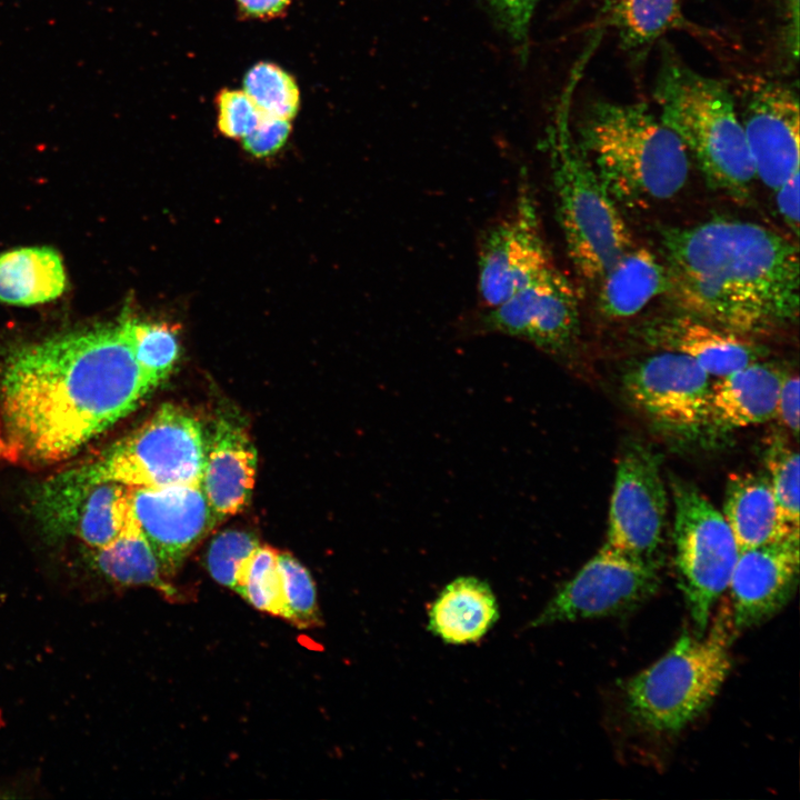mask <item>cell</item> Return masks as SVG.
<instances>
[{
  "label": "cell",
  "mask_w": 800,
  "mask_h": 800,
  "mask_svg": "<svg viewBox=\"0 0 800 800\" xmlns=\"http://www.w3.org/2000/svg\"><path fill=\"white\" fill-rule=\"evenodd\" d=\"M159 384L120 323L19 347L0 369V458L24 467L68 459Z\"/></svg>",
  "instance_id": "6da1fadb"
},
{
  "label": "cell",
  "mask_w": 800,
  "mask_h": 800,
  "mask_svg": "<svg viewBox=\"0 0 800 800\" xmlns=\"http://www.w3.org/2000/svg\"><path fill=\"white\" fill-rule=\"evenodd\" d=\"M667 293L683 310L749 337L798 319L796 242L756 222L712 219L661 234Z\"/></svg>",
  "instance_id": "7a4b0ae2"
},
{
  "label": "cell",
  "mask_w": 800,
  "mask_h": 800,
  "mask_svg": "<svg viewBox=\"0 0 800 800\" xmlns=\"http://www.w3.org/2000/svg\"><path fill=\"white\" fill-rule=\"evenodd\" d=\"M576 139L617 204L649 207L672 198L687 182L684 146L643 102L591 101Z\"/></svg>",
  "instance_id": "3957f363"
},
{
  "label": "cell",
  "mask_w": 800,
  "mask_h": 800,
  "mask_svg": "<svg viewBox=\"0 0 800 800\" xmlns=\"http://www.w3.org/2000/svg\"><path fill=\"white\" fill-rule=\"evenodd\" d=\"M652 96L659 118L694 158L708 183L736 199L746 198L757 177L729 86L693 70L662 41Z\"/></svg>",
  "instance_id": "277c9868"
},
{
  "label": "cell",
  "mask_w": 800,
  "mask_h": 800,
  "mask_svg": "<svg viewBox=\"0 0 800 800\" xmlns=\"http://www.w3.org/2000/svg\"><path fill=\"white\" fill-rule=\"evenodd\" d=\"M579 76L576 70L571 76L547 134V150L556 214L568 257L579 276L597 283L633 242L616 201L570 128L571 92Z\"/></svg>",
  "instance_id": "5b68a950"
},
{
  "label": "cell",
  "mask_w": 800,
  "mask_h": 800,
  "mask_svg": "<svg viewBox=\"0 0 800 800\" xmlns=\"http://www.w3.org/2000/svg\"><path fill=\"white\" fill-rule=\"evenodd\" d=\"M729 624L719 616L707 634L683 632L628 681L626 702L634 721L651 731L674 732L710 706L731 669Z\"/></svg>",
  "instance_id": "8992f818"
},
{
  "label": "cell",
  "mask_w": 800,
  "mask_h": 800,
  "mask_svg": "<svg viewBox=\"0 0 800 800\" xmlns=\"http://www.w3.org/2000/svg\"><path fill=\"white\" fill-rule=\"evenodd\" d=\"M206 434L188 410L164 403L141 426L80 466L93 481L131 488L201 483Z\"/></svg>",
  "instance_id": "52a82bcc"
},
{
  "label": "cell",
  "mask_w": 800,
  "mask_h": 800,
  "mask_svg": "<svg viewBox=\"0 0 800 800\" xmlns=\"http://www.w3.org/2000/svg\"><path fill=\"white\" fill-rule=\"evenodd\" d=\"M673 540L680 588L697 634H703L712 607L728 589L740 553L720 512L692 483L671 480Z\"/></svg>",
  "instance_id": "ba28073f"
},
{
  "label": "cell",
  "mask_w": 800,
  "mask_h": 800,
  "mask_svg": "<svg viewBox=\"0 0 800 800\" xmlns=\"http://www.w3.org/2000/svg\"><path fill=\"white\" fill-rule=\"evenodd\" d=\"M630 403L658 430L680 440L708 434L710 376L688 356L661 350L622 377Z\"/></svg>",
  "instance_id": "9c48e42d"
},
{
  "label": "cell",
  "mask_w": 800,
  "mask_h": 800,
  "mask_svg": "<svg viewBox=\"0 0 800 800\" xmlns=\"http://www.w3.org/2000/svg\"><path fill=\"white\" fill-rule=\"evenodd\" d=\"M553 267L536 198L523 178L512 206L479 240L477 288L481 310L502 303Z\"/></svg>",
  "instance_id": "30bf717a"
},
{
  "label": "cell",
  "mask_w": 800,
  "mask_h": 800,
  "mask_svg": "<svg viewBox=\"0 0 800 800\" xmlns=\"http://www.w3.org/2000/svg\"><path fill=\"white\" fill-rule=\"evenodd\" d=\"M658 564L606 543L548 601L530 627L616 616L630 611L659 588Z\"/></svg>",
  "instance_id": "8fae6325"
},
{
  "label": "cell",
  "mask_w": 800,
  "mask_h": 800,
  "mask_svg": "<svg viewBox=\"0 0 800 800\" xmlns=\"http://www.w3.org/2000/svg\"><path fill=\"white\" fill-rule=\"evenodd\" d=\"M474 329L520 339L553 358L570 359L580 333L578 293L554 266L502 303L481 310Z\"/></svg>",
  "instance_id": "7c38bea8"
},
{
  "label": "cell",
  "mask_w": 800,
  "mask_h": 800,
  "mask_svg": "<svg viewBox=\"0 0 800 800\" xmlns=\"http://www.w3.org/2000/svg\"><path fill=\"white\" fill-rule=\"evenodd\" d=\"M130 489L116 481L90 480L79 466L42 484L36 512L50 533L73 536L98 549L138 526Z\"/></svg>",
  "instance_id": "4fadbf2b"
},
{
  "label": "cell",
  "mask_w": 800,
  "mask_h": 800,
  "mask_svg": "<svg viewBox=\"0 0 800 800\" xmlns=\"http://www.w3.org/2000/svg\"><path fill=\"white\" fill-rule=\"evenodd\" d=\"M666 510L667 494L658 454L647 444L631 441L616 469L604 543L657 563Z\"/></svg>",
  "instance_id": "5bb4252c"
},
{
  "label": "cell",
  "mask_w": 800,
  "mask_h": 800,
  "mask_svg": "<svg viewBox=\"0 0 800 800\" xmlns=\"http://www.w3.org/2000/svg\"><path fill=\"white\" fill-rule=\"evenodd\" d=\"M739 98L756 177L774 191L799 170L797 87L761 76L747 77Z\"/></svg>",
  "instance_id": "9a60e30c"
},
{
  "label": "cell",
  "mask_w": 800,
  "mask_h": 800,
  "mask_svg": "<svg viewBox=\"0 0 800 800\" xmlns=\"http://www.w3.org/2000/svg\"><path fill=\"white\" fill-rule=\"evenodd\" d=\"M130 500L133 517L163 577L173 576L193 548L219 523L202 482L131 488Z\"/></svg>",
  "instance_id": "2e32d148"
},
{
  "label": "cell",
  "mask_w": 800,
  "mask_h": 800,
  "mask_svg": "<svg viewBox=\"0 0 800 800\" xmlns=\"http://www.w3.org/2000/svg\"><path fill=\"white\" fill-rule=\"evenodd\" d=\"M799 563V532L777 542L740 550L728 586L733 631L764 622L791 599Z\"/></svg>",
  "instance_id": "e0dca14e"
},
{
  "label": "cell",
  "mask_w": 800,
  "mask_h": 800,
  "mask_svg": "<svg viewBox=\"0 0 800 800\" xmlns=\"http://www.w3.org/2000/svg\"><path fill=\"white\" fill-rule=\"evenodd\" d=\"M646 340L661 350L688 356L717 378L761 360L764 350L749 337L683 312L652 321Z\"/></svg>",
  "instance_id": "ac0fdd59"
},
{
  "label": "cell",
  "mask_w": 800,
  "mask_h": 800,
  "mask_svg": "<svg viewBox=\"0 0 800 800\" xmlns=\"http://www.w3.org/2000/svg\"><path fill=\"white\" fill-rule=\"evenodd\" d=\"M257 450L243 426L221 416L206 437L202 488L218 521L242 511L251 497Z\"/></svg>",
  "instance_id": "d6986e66"
},
{
  "label": "cell",
  "mask_w": 800,
  "mask_h": 800,
  "mask_svg": "<svg viewBox=\"0 0 800 800\" xmlns=\"http://www.w3.org/2000/svg\"><path fill=\"white\" fill-rule=\"evenodd\" d=\"M787 372L753 361L711 383L708 436L764 423L776 418L777 400Z\"/></svg>",
  "instance_id": "ffe728a7"
},
{
  "label": "cell",
  "mask_w": 800,
  "mask_h": 800,
  "mask_svg": "<svg viewBox=\"0 0 800 800\" xmlns=\"http://www.w3.org/2000/svg\"><path fill=\"white\" fill-rule=\"evenodd\" d=\"M722 514L740 550L777 542L799 532L783 518L767 473L730 476Z\"/></svg>",
  "instance_id": "44dd1931"
},
{
  "label": "cell",
  "mask_w": 800,
  "mask_h": 800,
  "mask_svg": "<svg viewBox=\"0 0 800 800\" xmlns=\"http://www.w3.org/2000/svg\"><path fill=\"white\" fill-rule=\"evenodd\" d=\"M499 606L491 587L476 577L450 581L429 609L428 630L446 643L480 640L498 621Z\"/></svg>",
  "instance_id": "7402d4cb"
},
{
  "label": "cell",
  "mask_w": 800,
  "mask_h": 800,
  "mask_svg": "<svg viewBox=\"0 0 800 800\" xmlns=\"http://www.w3.org/2000/svg\"><path fill=\"white\" fill-rule=\"evenodd\" d=\"M598 307L613 319L639 313L652 299L667 292L666 267L646 248L624 252L597 282Z\"/></svg>",
  "instance_id": "603a6c76"
},
{
  "label": "cell",
  "mask_w": 800,
  "mask_h": 800,
  "mask_svg": "<svg viewBox=\"0 0 800 800\" xmlns=\"http://www.w3.org/2000/svg\"><path fill=\"white\" fill-rule=\"evenodd\" d=\"M599 27L613 29L622 50L634 58H640L670 31L703 36L686 18L681 0H612L602 7Z\"/></svg>",
  "instance_id": "cb8c5ba5"
},
{
  "label": "cell",
  "mask_w": 800,
  "mask_h": 800,
  "mask_svg": "<svg viewBox=\"0 0 800 800\" xmlns=\"http://www.w3.org/2000/svg\"><path fill=\"white\" fill-rule=\"evenodd\" d=\"M67 284L60 254L47 247H26L0 254V301L33 306L60 297Z\"/></svg>",
  "instance_id": "d4e9b609"
},
{
  "label": "cell",
  "mask_w": 800,
  "mask_h": 800,
  "mask_svg": "<svg viewBox=\"0 0 800 800\" xmlns=\"http://www.w3.org/2000/svg\"><path fill=\"white\" fill-rule=\"evenodd\" d=\"M91 561L109 580L124 586H149L172 597L177 590L162 577L160 563L139 526L110 544L91 549Z\"/></svg>",
  "instance_id": "484cf974"
},
{
  "label": "cell",
  "mask_w": 800,
  "mask_h": 800,
  "mask_svg": "<svg viewBox=\"0 0 800 800\" xmlns=\"http://www.w3.org/2000/svg\"><path fill=\"white\" fill-rule=\"evenodd\" d=\"M120 326L140 366L160 383L167 379L179 359L176 330L164 322L124 318Z\"/></svg>",
  "instance_id": "4316f807"
},
{
  "label": "cell",
  "mask_w": 800,
  "mask_h": 800,
  "mask_svg": "<svg viewBox=\"0 0 800 800\" xmlns=\"http://www.w3.org/2000/svg\"><path fill=\"white\" fill-rule=\"evenodd\" d=\"M243 91L263 114L290 120L298 111L300 97L296 81L273 63L253 66L244 76Z\"/></svg>",
  "instance_id": "83f0119b"
},
{
  "label": "cell",
  "mask_w": 800,
  "mask_h": 800,
  "mask_svg": "<svg viewBox=\"0 0 800 800\" xmlns=\"http://www.w3.org/2000/svg\"><path fill=\"white\" fill-rule=\"evenodd\" d=\"M764 463L772 491L786 521L799 529V472L798 451L781 434H772L766 450Z\"/></svg>",
  "instance_id": "f1b7e54d"
},
{
  "label": "cell",
  "mask_w": 800,
  "mask_h": 800,
  "mask_svg": "<svg viewBox=\"0 0 800 800\" xmlns=\"http://www.w3.org/2000/svg\"><path fill=\"white\" fill-rule=\"evenodd\" d=\"M278 563L282 588L281 618L299 628L319 626L317 591L309 571L288 552H279Z\"/></svg>",
  "instance_id": "f546056e"
},
{
  "label": "cell",
  "mask_w": 800,
  "mask_h": 800,
  "mask_svg": "<svg viewBox=\"0 0 800 800\" xmlns=\"http://www.w3.org/2000/svg\"><path fill=\"white\" fill-rule=\"evenodd\" d=\"M259 546V540L250 532H220L212 539L206 554L210 576L219 584L238 592L248 563Z\"/></svg>",
  "instance_id": "4dcf8cb0"
},
{
  "label": "cell",
  "mask_w": 800,
  "mask_h": 800,
  "mask_svg": "<svg viewBox=\"0 0 800 800\" xmlns=\"http://www.w3.org/2000/svg\"><path fill=\"white\" fill-rule=\"evenodd\" d=\"M278 556V550L260 544L248 563L237 593L256 609L281 617L282 588Z\"/></svg>",
  "instance_id": "1f68e13d"
},
{
  "label": "cell",
  "mask_w": 800,
  "mask_h": 800,
  "mask_svg": "<svg viewBox=\"0 0 800 800\" xmlns=\"http://www.w3.org/2000/svg\"><path fill=\"white\" fill-rule=\"evenodd\" d=\"M539 0H487L491 18L521 61L529 53V31Z\"/></svg>",
  "instance_id": "d6a6232c"
},
{
  "label": "cell",
  "mask_w": 800,
  "mask_h": 800,
  "mask_svg": "<svg viewBox=\"0 0 800 800\" xmlns=\"http://www.w3.org/2000/svg\"><path fill=\"white\" fill-rule=\"evenodd\" d=\"M217 102L218 127L229 138H244L262 114L243 90H222Z\"/></svg>",
  "instance_id": "836d02e7"
},
{
  "label": "cell",
  "mask_w": 800,
  "mask_h": 800,
  "mask_svg": "<svg viewBox=\"0 0 800 800\" xmlns=\"http://www.w3.org/2000/svg\"><path fill=\"white\" fill-rule=\"evenodd\" d=\"M290 131V120L262 113L258 124L242 138L243 148L254 157H268L282 148Z\"/></svg>",
  "instance_id": "e575fe53"
},
{
  "label": "cell",
  "mask_w": 800,
  "mask_h": 800,
  "mask_svg": "<svg viewBox=\"0 0 800 800\" xmlns=\"http://www.w3.org/2000/svg\"><path fill=\"white\" fill-rule=\"evenodd\" d=\"M799 394L798 374L787 373L779 390L776 418L794 438L799 434Z\"/></svg>",
  "instance_id": "d590c367"
},
{
  "label": "cell",
  "mask_w": 800,
  "mask_h": 800,
  "mask_svg": "<svg viewBox=\"0 0 800 800\" xmlns=\"http://www.w3.org/2000/svg\"><path fill=\"white\" fill-rule=\"evenodd\" d=\"M799 170L792 173L776 190L779 213L789 229L798 236L799 231Z\"/></svg>",
  "instance_id": "8d00e7d4"
},
{
  "label": "cell",
  "mask_w": 800,
  "mask_h": 800,
  "mask_svg": "<svg viewBox=\"0 0 800 800\" xmlns=\"http://www.w3.org/2000/svg\"><path fill=\"white\" fill-rule=\"evenodd\" d=\"M240 9L250 17L268 18L282 12L291 0H237Z\"/></svg>",
  "instance_id": "74e56055"
},
{
  "label": "cell",
  "mask_w": 800,
  "mask_h": 800,
  "mask_svg": "<svg viewBox=\"0 0 800 800\" xmlns=\"http://www.w3.org/2000/svg\"><path fill=\"white\" fill-rule=\"evenodd\" d=\"M599 1L601 2L602 7H604L608 3H610L612 0H599Z\"/></svg>",
  "instance_id": "f35d334b"
}]
</instances>
